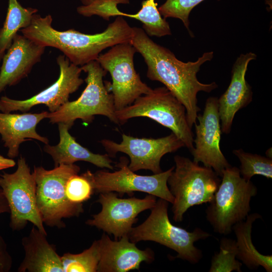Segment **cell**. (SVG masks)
I'll return each instance as SVG.
<instances>
[{
  "instance_id": "obj_1",
  "label": "cell",
  "mask_w": 272,
  "mask_h": 272,
  "mask_svg": "<svg viewBox=\"0 0 272 272\" xmlns=\"http://www.w3.org/2000/svg\"><path fill=\"white\" fill-rule=\"evenodd\" d=\"M132 33L130 43L144 58L147 65V77L163 84L184 105L188 123L192 127L200 110L197 93H210L218 88L215 82L203 84L196 77L200 66L213 58V52L204 53L194 62H184L169 49L150 39L143 29L133 27Z\"/></svg>"
},
{
  "instance_id": "obj_2",
  "label": "cell",
  "mask_w": 272,
  "mask_h": 272,
  "mask_svg": "<svg viewBox=\"0 0 272 272\" xmlns=\"http://www.w3.org/2000/svg\"><path fill=\"white\" fill-rule=\"evenodd\" d=\"M50 15L35 14L30 24L19 31L34 42L61 51L71 62L82 66L96 60L104 49L116 44L130 43L132 27L121 16L117 17L102 32L88 34L74 29L59 31L52 26Z\"/></svg>"
},
{
  "instance_id": "obj_3",
  "label": "cell",
  "mask_w": 272,
  "mask_h": 272,
  "mask_svg": "<svg viewBox=\"0 0 272 272\" xmlns=\"http://www.w3.org/2000/svg\"><path fill=\"white\" fill-rule=\"evenodd\" d=\"M168 202L160 198L151 208L147 219L141 225L132 227L128 237L133 243L141 241H152L166 246L177 253L176 258L186 260L190 263H197L202 258L201 250L194 243L211 236L199 228L192 232L173 225L168 215Z\"/></svg>"
},
{
  "instance_id": "obj_4",
  "label": "cell",
  "mask_w": 272,
  "mask_h": 272,
  "mask_svg": "<svg viewBox=\"0 0 272 272\" xmlns=\"http://www.w3.org/2000/svg\"><path fill=\"white\" fill-rule=\"evenodd\" d=\"M206 210V219L219 234L227 235L235 224L245 220L251 211L250 201L257 193L251 181L241 176L239 168L230 167Z\"/></svg>"
},
{
  "instance_id": "obj_5",
  "label": "cell",
  "mask_w": 272,
  "mask_h": 272,
  "mask_svg": "<svg viewBox=\"0 0 272 272\" xmlns=\"http://www.w3.org/2000/svg\"><path fill=\"white\" fill-rule=\"evenodd\" d=\"M174 160L175 166L167 184L174 198L173 219L181 222L188 209L212 201L221 180L211 168L200 166L188 158L177 155Z\"/></svg>"
},
{
  "instance_id": "obj_6",
  "label": "cell",
  "mask_w": 272,
  "mask_h": 272,
  "mask_svg": "<svg viewBox=\"0 0 272 272\" xmlns=\"http://www.w3.org/2000/svg\"><path fill=\"white\" fill-rule=\"evenodd\" d=\"M81 68L87 74L85 89L77 100L69 101L56 111L49 112L47 118L49 122L52 124L62 122L72 126L78 119L88 124L92 122L94 116L100 115L119 124L113 95L110 93L103 80L107 72L96 60L91 61Z\"/></svg>"
},
{
  "instance_id": "obj_7",
  "label": "cell",
  "mask_w": 272,
  "mask_h": 272,
  "mask_svg": "<svg viewBox=\"0 0 272 272\" xmlns=\"http://www.w3.org/2000/svg\"><path fill=\"white\" fill-rule=\"evenodd\" d=\"M119 124L130 118H149L170 129L190 153L194 149L193 134L189 125L184 105L165 87L153 89L138 97L131 105L116 110Z\"/></svg>"
},
{
  "instance_id": "obj_8",
  "label": "cell",
  "mask_w": 272,
  "mask_h": 272,
  "mask_svg": "<svg viewBox=\"0 0 272 272\" xmlns=\"http://www.w3.org/2000/svg\"><path fill=\"white\" fill-rule=\"evenodd\" d=\"M77 165L60 164L51 170L34 167L37 206L44 224L49 227H65L62 219L79 217L84 212L83 204H75L67 199L65 186L69 178L78 174Z\"/></svg>"
},
{
  "instance_id": "obj_9",
  "label": "cell",
  "mask_w": 272,
  "mask_h": 272,
  "mask_svg": "<svg viewBox=\"0 0 272 272\" xmlns=\"http://www.w3.org/2000/svg\"><path fill=\"white\" fill-rule=\"evenodd\" d=\"M137 52L130 43L116 44L98 56L96 61L112 78L105 82L114 97L116 110L131 105L138 97L150 93L152 89L144 83L135 70L133 57Z\"/></svg>"
},
{
  "instance_id": "obj_10",
  "label": "cell",
  "mask_w": 272,
  "mask_h": 272,
  "mask_svg": "<svg viewBox=\"0 0 272 272\" xmlns=\"http://www.w3.org/2000/svg\"><path fill=\"white\" fill-rule=\"evenodd\" d=\"M13 173L0 175V187L7 200L10 213V227L13 230L23 229L28 222L47 235L36 202V185L33 173L25 158L18 160Z\"/></svg>"
},
{
  "instance_id": "obj_11",
  "label": "cell",
  "mask_w": 272,
  "mask_h": 272,
  "mask_svg": "<svg viewBox=\"0 0 272 272\" xmlns=\"http://www.w3.org/2000/svg\"><path fill=\"white\" fill-rule=\"evenodd\" d=\"M128 164L127 158L122 157L115 165L119 170L113 172L100 170L93 173L94 191L97 193L116 192L121 196L141 191L173 203L174 198L168 186L167 180L174 166L159 173L141 175L132 171Z\"/></svg>"
},
{
  "instance_id": "obj_12",
  "label": "cell",
  "mask_w": 272,
  "mask_h": 272,
  "mask_svg": "<svg viewBox=\"0 0 272 272\" xmlns=\"http://www.w3.org/2000/svg\"><path fill=\"white\" fill-rule=\"evenodd\" d=\"M156 201V197L151 194L143 198H122L113 191L101 193L97 202L101 205V211L93 215L92 219L88 220L86 224L113 235L117 240L128 236L138 221V215L152 208Z\"/></svg>"
},
{
  "instance_id": "obj_13",
  "label": "cell",
  "mask_w": 272,
  "mask_h": 272,
  "mask_svg": "<svg viewBox=\"0 0 272 272\" xmlns=\"http://www.w3.org/2000/svg\"><path fill=\"white\" fill-rule=\"evenodd\" d=\"M100 142L110 157L118 152L127 155L130 159L128 167L132 171L149 170L154 174L162 172L160 162L165 154L185 147L172 132L158 139L138 138L123 133L120 143L108 139Z\"/></svg>"
},
{
  "instance_id": "obj_14",
  "label": "cell",
  "mask_w": 272,
  "mask_h": 272,
  "mask_svg": "<svg viewBox=\"0 0 272 272\" xmlns=\"http://www.w3.org/2000/svg\"><path fill=\"white\" fill-rule=\"evenodd\" d=\"M56 62L60 73L54 83L27 99L15 100L6 96L1 97L0 111L26 112L33 106L44 104L48 107L49 112H53L68 102L70 95L75 92L84 83V81L80 77L82 70L79 66L71 62L63 54L56 58Z\"/></svg>"
},
{
  "instance_id": "obj_15",
  "label": "cell",
  "mask_w": 272,
  "mask_h": 272,
  "mask_svg": "<svg viewBox=\"0 0 272 272\" xmlns=\"http://www.w3.org/2000/svg\"><path fill=\"white\" fill-rule=\"evenodd\" d=\"M195 123L196 138L191 154L193 161L202 163L204 166L211 168L221 177L223 171L231 166L222 153L220 147L222 130L218 110V99L209 98L205 104L202 114H198Z\"/></svg>"
},
{
  "instance_id": "obj_16",
  "label": "cell",
  "mask_w": 272,
  "mask_h": 272,
  "mask_svg": "<svg viewBox=\"0 0 272 272\" xmlns=\"http://www.w3.org/2000/svg\"><path fill=\"white\" fill-rule=\"evenodd\" d=\"M128 3L129 0H93L88 5L78 7L77 11L85 17L97 15L106 20L116 16L138 20L143 23V30L150 36L160 37L171 34L169 24L162 17L155 0L143 1L142 8L134 14L123 13L118 9V4Z\"/></svg>"
},
{
  "instance_id": "obj_17",
  "label": "cell",
  "mask_w": 272,
  "mask_h": 272,
  "mask_svg": "<svg viewBox=\"0 0 272 272\" xmlns=\"http://www.w3.org/2000/svg\"><path fill=\"white\" fill-rule=\"evenodd\" d=\"M45 47L17 34L5 53L0 69V93L18 84L41 61Z\"/></svg>"
},
{
  "instance_id": "obj_18",
  "label": "cell",
  "mask_w": 272,
  "mask_h": 272,
  "mask_svg": "<svg viewBox=\"0 0 272 272\" xmlns=\"http://www.w3.org/2000/svg\"><path fill=\"white\" fill-rule=\"evenodd\" d=\"M252 52L241 54L234 63L231 82L226 91L218 99V110L222 132H230L235 114L252 101V92L245 79L248 63L255 59Z\"/></svg>"
},
{
  "instance_id": "obj_19",
  "label": "cell",
  "mask_w": 272,
  "mask_h": 272,
  "mask_svg": "<svg viewBox=\"0 0 272 272\" xmlns=\"http://www.w3.org/2000/svg\"><path fill=\"white\" fill-rule=\"evenodd\" d=\"M100 259L98 272H127L139 270L144 261L151 262L154 260V252L150 249H139L131 242L127 235L118 241L112 240L105 233L98 240Z\"/></svg>"
},
{
  "instance_id": "obj_20",
  "label": "cell",
  "mask_w": 272,
  "mask_h": 272,
  "mask_svg": "<svg viewBox=\"0 0 272 272\" xmlns=\"http://www.w3.org/2000/svg\"><path fill=\"white\" fill-rule=\"evenodd\" d=\"M49 112L40 113H11L0 112V134L4 146L8 148V156L13 159L19 153L20 145L31 139L48 144V139L39 134L37 125L47 118Z\"/></svg>"
},
{
  "instance_id": "obj_21",
  "label": "cell",
  "mask_w": 272,
  "mask_h": 272,
  "mask_svg": "<svg viewBox=\"0 0 272 272\" xmlns=\"http://www.w3.org/2000/svg\"><path fill=\"white\" fill-rule=\"evenodd\" d=\"M46 236L33 226L29 234L22 238L25 255L18 271L64 272L61 256Z\"/></svg>"
},
{
  "instance_id": "obj_22",
  "label": "cell",
  "mask_w": 272,
  "mask_h": 272,
  "mask_svg": "<svg viewBox=\"0 0 272 272\" xmlns=\"http://www.w3.org/2000/svg\"><path fill=\"white\" fill-rule=\"evenodd\" d=\"M59 142L55 146L46 144L44 151L52 157L54 167L60 164H73L85 161L101 168L113 170V163L108 154H95L78 143L69 132L72 126L64 123H57Z\"/></svg>"
},
{
  "instance_id": "obj_23",
  "label": "cell",
  "mask_w": 272,
  "mask_h": 272,
  "mask_svg": "<svg viewBox=\"0 0 272 272\" xmlns=\"http://www.w3.org/2000/svg\"><path fill=\"white\" fill-rule=\"evenodd\" d=\"M261 218L259 214L252 213L245 220L232 227L236 237V258L249 269L262 266L267 272H271L272 255L259 253L253 244L251 238L252 224L255 220Z\"/></svg>"
},
{
  "instance_id": "obj_24",
  "label": "cell",
  "mask_w": 272,
  "mask_h": 272,
  "mask_svg": "<svg viewBox=\"0 0 272 272\" xmlns=\"http://www.w3.org/2000/svg\"><path fill=\"white\" fill-rule=\"evenodd\" d=\"M38 10L23 7L18 0H8V8L3 26L0 29V62L18 32L27 27Z\"/></svg>"
},
{
  "instance_id": "obj_25",
  "label": "cell",
  "mask_w": 272,
  "mask_h": 272,
  "mask_svg": "<svg viewBox=\"0 0 272 272\" xmlns=\"http://www.w3.org/2000/svg\"><path fill=\"white\" fill-rule=\"evenodd\" d=\"M61 258L64 272H97L100 259L99 241H94L81 253H66Z\"/></svg>"
},
{
  "instance_id": "obj_26",
  "label": "cell",
  "mask_w": 272,
  "mask_h": 272,
  "mask_svg": "<svg viewBox=\"0 0 272 272\" xmlns=\"http://www.w3.org/2000/svg\"><path fill=\"white\" fill-rule=\"evenodd\" d=\"M233 153L239 160V171L241 177L250 180L255 175L267 179L272 178V160L267 157L245 152L242 149L234 150Z\"/></svg>"
},
{
  "instance_id": "obj_27",
  "label": "cell",
  "mask_w": 272,
  "mask_h": 272,
  "mask_svg": "<svg viewBox=\"0 0 272 272\" xmlns=\"http://www.w3.org/2000/svg\"><path fill=\"white\" fill-rule=\"evenodd\" d=\"M236 240L223 237L220 241V251L212 259L210 272H241L242 263L236 259Z\"/></svg>"
},
{
  "instance_id": "obj_28",
  "label": "cell",
  "mask_w": 272,
  "mask_h": 272,
  "mask_svg": "<svg viewBox=\"0 0 272 272\" xmlns=\"http://www.w3.org/2000/svg\"><path fill=\"white\" fill-rule=\"evenodd\" d=\"M92 175L93 173L87 170L81 175L74 174L69 178L65 186V192L70 202L83 204L91 198L95 192Z\"/></svg>"
},
{
  "instance_id": "obj_29",
  "label": "cell",
  "mask_w": 272,
  "mask_h": 272,
  "mask_svg": "<svg viewBox=\"0 0 272 272\" xmlns=\"http://www.w3.org/2000/svg\"><path fill=\"white\" fill-rule=\"evenodd\" d=\"M204 0H166L158 8L164 19L169 17L181 20L192 37L189 30V16L193 8Z\"/></svg>"
},
{
  "instance_id": "obj_30",
  "label": "cell",
  "mask_w": 272,
  "mask_h": 272,
  "mask_svg": "<svg viewBox=\"0 0 272 272\" xmlns=\"http://www.w3.org/2000/svg\"><path fill=\"white\" fill-rule=\"evenodd\" d=\"M12 263V258L8 251L7 244L0 236V272L10 271Z\"/></svg>"
},
{
  "instance_id": "obj_31",
  "label": "cell",
  "mask_w": 272,
  "mask_h": 272,
  "mask_svg": "<svg viewBox=\"0 0 272 272\" xmlns=\"http://www.w3.org/2000/svg\"><path fill=\"white\" fill-rule=\"evenodd\" d=\"M15 165L16 162L13 159L5 158L0 155V170L13 167Z\"/></svg>"
},
{
  "instance_id": "obj_32",
  "label": "cell",
  "mask_w": 272,
  "mask_h": 272,
  "mask_svg": "<svg viewBox=\"0 0 272 272\" xmlns=\"http://www.w3.org/2000/svg\"><path fill=\"white\" fill-rule=\"evenodd\" d=\"M5 213H10V209L7 200L2 189H0V215Z\"/></svg>"
},
{
  "instance_id": "obj_33",
  "label": "cell",
  "mask_w": 272,
  "mask_h": 272,
  "mask_svg": "<svg viewBox=\"0 0 272 272\" xmlns=\"http://www.w3.org/2000/svg\"><path fill=\"white\" fill-rule=\"evenodd\" d=\"M83 5L86 6L90 4L93 0H80Z\"/></svg>"
}]
</instances>
